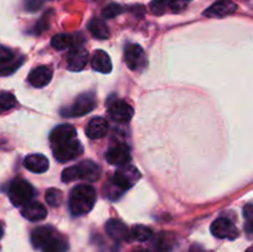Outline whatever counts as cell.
I'll return each mask as SVG.
<instances>
[{
	"mask_svg": "<svg viewBox=\"0 0 253 252\" xmlns=\"http://www.w3.org/2000/svg\"><path fill=\"white\" fill-rule=\"evenodd\" d=\"M96 200V193L91 185L79 184L69 195V210L74 216L85 215L93 209Z\"/></svg>",
	"mask_w": 253,
	"mask_h": 252,
	"instance_id": "obj_1",
	"label": "cell"
},
{
	"mask_svg": "<svg viewBox=\"0 0 253 252\" xmlns=\"http://www.w3.org/2000/svg\"><path fill=\"white\" fill-rule=\"evenodd\" d=\"M140 178L141 174L137 168L128 165L123 166L111 179L110 188H113V192L108 193V197L111 199H116L120 197L121 193L132 188L140 180Z\"/></svg>",
	"mask_w": 253,
	"mask_h": 252,
	"instance_id": "obj_2",
	"label": "cell"
},
{
	"mask_svg": "<svg viewBox=\"0 0 253 252\" xmlns=\"http://www.w3.org/2000/svg\"><path fill=\"white\" fill-rule=\"evenodd\" d=\"M35 195V189L29 182L24 179H15L9 187L10 202L15 207H24L31 202Z\"/></svg>",
	"mask_w": 253,
	"mask_h": 252,
	"instance_id": "obj_3",
	"label": "cell"
},
{
	"mask_svg": "<svg viewBox=\"0 0 253 252\" xmlns=\"http://www.w3.org/2000/svg\"><path fill=\"white\" fill-rule=\"evenodd\" d=\"M95 96L93 93H83L74 100L69 108L61 111L62 115L68 116V118H79V116L86 115L95 108Z\"/></svg>",
	"mask_w": 253,
	"mask_h": 252,
	"instance_id": "obj_4",
	"label": "cell"
},
{
	"mask_svg": "<svg viewBox=\"0 0 253 252\" xmlns=\"http://www.w3.org/2000/svg\"><path fill=\"white\" fill-rule=\"evenodd\" d=\"M82 153H83V146L76 138L61 143V145H57L53 150L54 158L58 162H68V161H72L81 156Z\"/></svg>",
	"mask_w": 253,
	"mask_h": 252,
	"instance_id": "obj_5",
	"label": "cell"
},
{
	"mask_svg": "<svg viewBox=\"0 0 253 252\" xmlns=\"http://www.w3.org/2000/svg\"><path fill=\"white\" fill-rule=\"evenodd\" d=\"M125 62L131 71H141L147 66L145 51L140 44L130 43L125 48Z\"/></svg>",
	"mask_w": 253,
	"mask_h": 252,
	"instance_id": "obj_6",
	"label": "cell"
},
{
	"mask_svg": "<svg viewBox=\"0 0 253 252\" xmlns=\"http://www.w3.org/2000/svg\"><path fill=\"white\" fill-rule=\"evenodd\" d=\"M211 234L217 239L234 240L239 236V230L231 220L227 217H219L211 224Z\"/></svg>",
	"mask_w": 253,
	"mask_h": 252,
	"instance_id": "obj_7",
	"label": "cell"
},
{
	"mask_svg": "<svg viewBox=\"0 0 253 252\" xmlns=\"http://www.w3.org/2000/svg\"><path fill=\"white\" fill-rule=\"evenodd\" d=\"M109 115L114 121L119 124H126L132 119L133 109L128 103L124 100H115L110 104L108 110Z\"/></svg>",
	"mask_w": 253,
	"mask_h": 252,
	"instance_id": "obj_8",
	"label": "cell"
},
{
	"mask_svg": "<svg viewBox=\"0 0 253 252\" xmlns=\"http://www.w3.org/2000/svg\"><path fill=\"white\" fill-rule=\"evenodd\" d=\"M105 158L110 165L123 167V166H126L130 163V150H128L127 146L124 145V143L115 145L111 148H109L108 152L105 153Z\"/></svg>",
	"mask_w": 253,
	"mask_h": 252,
	"instance_id": "obj_9",
	"label": "cell"
},
{
	"mask_svg": "<svg viewBox=\"0 0 253 252\" xmlns=\"http://www.w3.org/2000/svg\"><path fill=\"white\" fill-rule=\"evenodd\" d=\"M237 10V5L231 0H219L204 11L207 17H225L232 15Z\"/></svg>",
	"mask_w": 253,
	"mask_h": 252,
	"instance_id": "obj_10",
	"label": "cell"
},
{
	"mask_svg": "<svg viewBox=\"0 0 253 252\" xmlns=\"http://www.w3.org/2000/svg\"><path fill=\"white\" fill-rule=\"evenodd\" d=\"M86 62H88V52L81 46L74 47L67 57V66L72 72L82 71L85 67Z\"/></svg>",
	"mask_w": 253,
	"mask_h": 252,
	"instance_id": "obj_11",
	"label": "cell"
},
{
	"mask_svg": "<svg viewBox=\"0 0 253 252\" xmlns=\"http://www.w3.org/2000/svg\"><path fill=\"white\" fill-rule=\"evenodd\" d=\"M21 214L29 221L36 222L46 219L47 210L44 205H42L40 202H32L31 200V202H29L22 207Z\"/></svg>",
	"mask_w": 253,
	"mask_h": 252,
	"instance_id": "obj_12",
	"label": "cell"
},
{
	"mask_svg": "<svg viewBox=\"0 0 253 252\" xmlns=\"http://www.w3.org/2000/svg\"><path fill=\"white\" fill-rule=\"evenodd\" d=\"M77 136L76 128L72 125L68 124H63V125L57 126L56 128H53V131L49 135V141L53 143L54 146L61 145V143L67 142V141L73 140Z\"/></svg>",
	"mask_w": 253,
	"mask_h": 252,
	"instance_id": "obj_13",
	"label": "cell"
},
{
	"mask_svg": "<svg viewBox=\"0 0 253 252\" xmlns=\"http://www.w3.org/2000/svg\"><path fill=\"white\" fill-rule=\"evenodd\" d=\"M78 172H79V179H85L88 182H95L100 178L101 169L95 162L90 160L82 161L78 166Z\"/></svg>",
	"mask_w": 253,
	"mask_h": 252,
	"instance_id": "obj_14",
	"label": "cell"
},
{
	"mask_svg": "<svg viewBox=\"0 0 253 252\" xmlns=\"http://www.w3.org/2000/svg\"><path fill=\"white\" fill-rule=\"evenodd\" d=\"M52 79V69L46 66H40L29 74V83L35 88L46 86Z\"/></svg>",
	"mask_w": 253,
	"mask_h": 252,
	"instance_id": "obj_15",
	"label": "cell"
},
{
	"mask_svg": "<svg viewBox=\"0 0 253 252\" xmlns=\"http://www.w3.org/2000/svg\"><path fill=\"white\" fill-rule=\"evenodd\" d=\"M106 232L111 239L116 240V241H125L130 237V232H128L127 226L124 224L121 220L118 219H110L105 225Z\"/></svg>",
	"mask_w": 253,
	"mask_h": 252,
	"instance_id": "obj_16",
	"label": "cell"
},
{
	"mask_svg": "<svg viewBox=\"0 0 253 252\" xmlns=\"http://www.w3.org/2000/svg\"><path fill=\"white\" fill-rule=\"evenodd\" d=\"M109 125L108 121L104 118H94L89 121L88 126H86V136L89 138H101L108 133Z\"/></svg>",
	"mask_w": 253,
	"mask_h": 252,
	"instance_id": "obj_17",
	"label": "cell"
},
{
	"mask_svg": "<svg viewBox=\"0 0 253 252\" xmlns=\"http://www.w3.org/2000/svg\"><path fill=\"white\" fill-rule=\"evenodd\" d=\"M24 166L32 173H44L48 169L49 162L43 155H30L25 158Z\"/></svg>",
	"mask_w": 253,
	"mask_h": 252,
	"instance_id": "obj_18",
	"label": "cell"
},
{
	"mask_svg": "<svg viewBox=\"0 0 253 252\" xmlns=\"http://www.w3.org/2000/svg\"><path fill=\"white\" fill-rule=\"evenodd\" d=\"M53 236L54 230L51 226H40L32 231L31 242L36 249H42Z\"/></svg>",
	"mask_w": 253,
	"mask_h": 252,
	"instance_id": "obj_19",
	"label": "cell"
},
{
	"mask_svg": "<svg viewBox=\"0 0 253 252\" xmlns=\"http://www.w3.org/2000/svg\"><path fill=\"white\" fill-rule=\"evenodd\" d=\"M91 66H93L94 71L99 72V73H110L113 69V63L106 52L98 49L94 53L93 59H91Z\"/></svg>",
	"mask_w": 253,
	"mask_h": 252,
	"instance_id": "obj_20",
	"label": "cell"
},
{
	"mask_svg": "<svg viewBox=\"0 0 253 252\" xmlns=\"http://www.w3.org/2000/svg\"><path fill=\"white\" fill-rule=\"evenodd\" d=\"M88 29L90 31V34L99 40H105L110 36L108 25L101 19H98V17H94V19H91L89 21Z\"/></svg>",
	"mask_w": 253,
	"mask_h": 252,
	"instance_id": "obj_21",
	"label": "cell"
},
{
	"mask_svg": "<svg viewBox=\"0 0 253 252\" xmlns=\"http://www.w3.org/2000/svg\"><path fill=\"white\" fill-rule=\"evenodd\" d=\"M153 245L157 252H170L174 246V236L169 232H160Z\"/></svg>",
	"mask_w": 253,
	"mask_h": 252,
	"instance_id": "obj_22",
	"label": "cell"
},
{
	"mask_svg": "<svg viewBox=\"0 0 253 252\" xmlns=\"http://www.w3.org/2000/svg\"><path fill=\"white\" fill-rule=\"evenodd\" d=\"M51 44L57 51H63V49L72 47L74 44V37L68 34H58L52 37Z\"/></svg>",
	"mask_w": 253,
	"mask_h": 252,
	"instance_id": "obj_23",
	"label": "cell"
},
{
	"mask_svg": "<svg viewBox=\"0 0 253 252\" xmlns=\"http://www.w3.org/2000/svg\"><path fill=\"white\" fill-rule=\"evenodd\" d=\"M68 244L64 239L59 236H53L43 247L42 252H67Z\"/></svg>",
	"mask_w": 253,
	"mask_h": 252,
	"instance_id": "obj_24",
	"label": "cell"
},
{
	"mask_svg": "<svg viewBox=\"0 0 253 252\" xmlns=\"http://www.w3.org/2000/svg\"><path fill=\"white\" fill-rule=\"evenodd\" d=\"M130 235L133 240H136V241L143 242L150 240L151 237H152L153 232L150 227L143 226V225H136V226L132 227Z\"/></svg>",
	"mask_w": 253,
	"mask_h": 252,
	"instance_id": "obj_25",
	"label": "cell"
},
{
	"mask_svg": "<svg viewBox=\"0 0 253 252\" xmlns=\"http://www.w3.org/2000/svg\"><path fill=\"white\" fill-rule=\"evenodd\" d=\"M16 104V99L9 91H0V114L9 111Z\"/></svg>",
	"mask_w": 253,
	"mask_h": 252,
	"instance_id": "obj_26",
	"label": "cell"
},
{
	"mask_svg": "<svg viewBox=\"0 0 253 252\" xmlns=\"http://www.w3.org/2000/svg\"><path fill=\"white\" fill-rule=\"evenodd\" d=\"M62 200H63V194L59 189L57 188H49L46 192V202L47 204L51 205V207H59L62 204Z\"/></svg>",
	"mask_w": 253,
	"mask_h": 252,
	"instance_id": "obj_27",
	"label": "cell"
},
{
	"mask_svg": "<svg viewBox=\"0 0 253 252\" xmlns=\"http://www.w3.org/2000/svg\"><path fill=\"white\" fill-rule=\"evenodd\" d=\"M123 11L124 7L121 6L120 4L113 2V4H109L108 6L103 10V17H105V19H113V17L120 15Z\"/></svg>",
	"mask_w": 253,
	"mask_h": 252,
	"instance_id": "obj_28",
	"label": "cell"
},
{
	"mask_svg": "<svg viewBox=\"0 0 253 252\" xmlns=\"http://www.w3.org/2000/svg\"><path fill=\"white\" fill-rule=\"evenodd\" d=\"M77 179H79V172L77 166H72V167L66 168L62 172V182L63 183H71Z\"/></svg>",
	"mask_w": 253,
	"mask_h": 252,
	"instance_id": "obj_29",
	"label": "cell"
},
{
	"mask_svg": "<svg viewBox=\"0 0 253 252\" xmlns=\"http://www.w3.org/2000/svg\"><path fill=\"white\" fill-rule=\"evenodd\" d=\"M190 0H167V11L180 12L187 7Z\"/></svg>",
	"mask_w": 253,
	"mask_h": 252,
	"instance_id": "obj_30",
	"label": "cell"
},
{
	"mask_svg": "<svg viewBox=\"0 0 253 252\" xmlns=\"http://www.w3.org/2000/svg\"><path fill=\"white\" fill-rule=\"evenodd\" d=\"M12 59H14V52L10 48H7V47L0 44V66L7 64Z\"/></svg>",
	"mask_w": 253,
	"mask_h": 252,
	"instance_id": "obj_31",
	"label": "cell"
},
{
	"mask_svg": "<svg viewBox=\"0 0 253 252\" xmlns=\"http://www.w3.org/2000/svg\"><path fill=\"white\" fill-rule=\"evenodd\" d=\"M22 62H24V58H20L19 61H15L12 62L11 64H7V66L2 67V68L0 69V76H9V74L14 73V72L21 66Z\"/></svg>",
	"mask_w": 253,
	"mask_h": 252,
	"instance_id": "obj_32",
	"label": "cell"
},
{
	"mask_svg": "<svg viewBox=\"0 0 253 252\" xmlns=\"http://www.w3.org/2000/svg\"><path fill=\"white\" fill-rule=\"evenodd\" d=\"M244 215L245 219H246V225H247V231L249 234L252 232V219H253V207L252 204H247L244 209Z\"/></svg>",
	"mask_w": 253,
	"mask_h": 252,
	"instance_id": "obj_33",
	"label": "cell"
},
{
	"mask_svg": "<svg viewBox=\"0 0 253 252\" xmlns=\"http://www.w3.org/2000/svg\"><path fill=\"white\" fill-rule=\"evenodd\" d=\"M42 6V0H25V9L30 12L37 11Z\"/></svg>",
	"mask_w": 253,
	"mask_h": 252,
	"instance_id": "obj_34",
	"label": "cell"
},
{
	"mask_svg": "<svg viewBox=\"0 0 253 252\" xmlns=\"http://www.w3.org/2000/svg\"><path fill=\"white\" fill-rule=\"evenodd\" d=\"M47 20H48V16H46V15H44V16L40 20V22L37 24V26H36V30H35L37 34H41L43 30L47 29V26H48V25H47Z\"/></svg>",
	"mask_w": 253,
	"mask_h": 252,
	"instance_id": "obj_35",
	"label": "cell"
},
{
	"mask_svg": "<svg viewBox=\"0 0 253 252\" xmlns=\"http://www.w3.org/2000/svg\"><path fill=\"white\" fill-rule=\"evenodd\" d=\"M2 235H4V227H2L1 222H0V239L2 237Z\"/></svg>",
	"mask_w": 253,
	"mask_h": 252,
	"instance_id": "obj_36",
	"label": "cell"
},
{
	"mask_svg": "<svg viewBox=\"0 0 253 252\" xmlns=\"http://www.w3.org/2000/svg\"><path fill=\"white\" fill-rule=\"evenodd\" d=\"M133 252H150V251H147V250H136V251H133Z\"/></svg>",
	"mask_w": 253,
	"mask_h": 252,
	"instance_id": "obj_37",
	"label": "cell"
},
{
	"mask_svg": "<svg viewBox=\"0 0 253 252\" xmlns=\"http://www.w3.org/2000/svg\"><path fill=\"white\" fill-rule=\"evenodd\" d=\"M246 252H252V249H251V247H250V249L249 250H247V251Z\"/></svg>",
	"mask_w": 253,
	"mask_h": 252,
	"instance_id": "obj_38",
	"label": "cell"
}]
</instances>
